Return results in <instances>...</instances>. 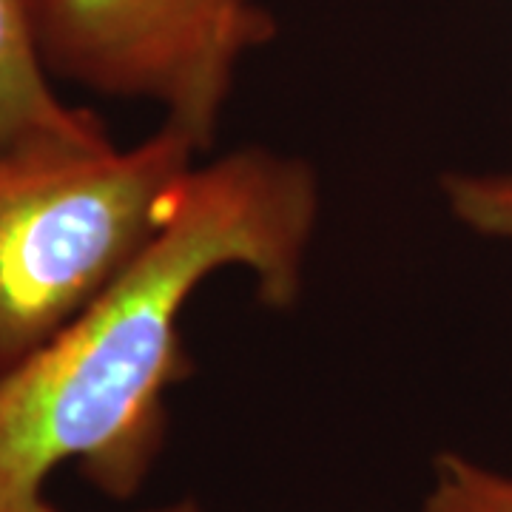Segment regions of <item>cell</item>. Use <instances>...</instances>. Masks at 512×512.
<instances>
[{
	"instance_id": "cell-1",
	"label": "cell",
	"mask_w": 512,
	"mask_h": 512,
	"mask_svg": "<svg viewBox=\"0 0 512 512\" xmlns=\"http://www.w3.org/2000/svg\"><path fill=\"white\" fill-rule=\"evenodd\" d=\"M316 220L319 183L296 157L251 146L197 165L146 251L0 373V512H57L46 484L66 461L109 498L137 493L163 450L165 396L188 376L185 305L242 268L268 308H291Z\"/></svg>"
},
{
	"instance_id": "cell-2",
	"label": "cell",
	"mask_w": 512,
	"mask_h": 512,
	"mask_svg": "<svg viewBox=\"0 0 512 512\" xmlns=\"http://www.w3.org/2000/svg\"><path fill=\"white\" fill-rule=\"evenodd\" d=\"M200 151L168 120L131 148L103 140L0 151V373L146 251Z\"/></svg>"
},
{
	"instance_id": "cell-3",
	"label": "cell",
	"mask_w": 512,
	"mask_h": 512,
	"mask_svg": "<svg viewBox=\"0 0 512 512\" xmlns=\"http://www.w3.org/2000/svg\"><path fill=\"white\" fill-rule=\"evenodd\" d=\"M46 69L165 109L211 146L239 63L276 35L254 0H26Z\"/></svg>"
},
{
	"instance_id": "cell-4",
	"label": "cell",
	"mask_w": 512,
	"mask_h": 512,
	"mask_svg": "<svg viewBox=\"0 0 512 512\" xmlns=\"http://www.w3.org/2000/svg\"><path fill=\"white\" fill-rule=\"evenodd\" d=\"M103 140L100 120L69 109L49 86L26 0H0V151Z\"/></svg>"
},
{
	"instance_id": "cell-5",
	"label": "cell",
	"mask_w": 512,
	"mask_h": 512,
	"mask_svg": "<svg viewBox=\"0 0 512 512\" xmlns=\"http://www.w3.org/2000/svg\"><path fill=\"white\" fill-rule=\"evenodd\" d=\"M421 512H512V476L461 453H441Z\"/></svg>"
},
{
	"instance_id": "cell-6",
	"label": "cell",
	"mask_w": 512,
	"mask_h": 512,
	"mask_svg": "<svg viewBox=\"0 0 512 512\" xmlns=\"http://www.w3.org/2000/svg\"><path fill=\"white\" fill-rule=\"evenodd\" d=\"M441 194L464 228L512 245V171H453L441 180Z\"/></svg>"
},
{
	"instance_id": "cell-7",
	"label": "cell",
	"mask_w": 512,
	"mask_h": 512,
	"mask_svg": "<svg viewBox=\"0 0 512 512\" xmlns=\"http://www.w3.org/2000/svg\"><path fill=\"white\" fill-rule=\"evenodd\" d=\"M148 512H205L202 507H197L194 501H177V504H168V507H157V510Z\"/></svg>"
}]
</instances>
